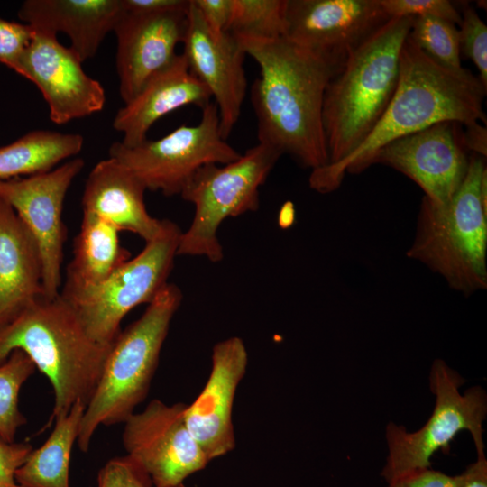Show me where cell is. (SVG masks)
<instances>
[{"label":"cell","instance_id":"4","mask_svg":"<svg viewBox=\"0 0 487 487\" xmlns=\"http://www.w3.org/2000/svg\"><path fill=\"white\" fill-rule=\"evenodd\" d=\"M412 20L390 18L349 54L328 82L322 123L329 165L355 152L385 112L398 84L400 52Z\"/></svg>","mask_w":487,"mask_h":487},{"label":"cell","instance_id":"8","mask_svg":"<svg viewBox=\"0 0 487 487\" xmlns=\"http://www.w3.org/2000/svg\"><path fill=\"white\" fill-rule=\"evenodd\" d=\"M463 377L442 359H436L429 373V386L435 395L434 409L417 431L392 422L386 427L388 455L381 476L390 481L408 473L431 467L430 459L447 448L462 430L468 431L477 455H484L483 421L487 415V395L480 386L463 394Z\"/></svg>","mask_w":487,"mask_h":487},{"label":"cell","instance_id":"14","mask_svg":"<svg viewBox=\"0 0 487 487\" xmlns=\"http://www.w3.org/2000/svg\"><path fill=\"white\" fill-rule=\"evenodd\" d=\"M461 125L441 122L381 147L371 166L384 164L406 175L429 200L446 204L461 186L469 158L461 142Z\"/></svg>","mask_w":487,"mask_h":487},{"label":"cell","instance_id":"7","mask_svg":"<svg viewBox=\"0 0 487 487\" xmlns=\"http://www.w3.org/2000/svg\"><path fill=\"white\" fill-rule=\"evenodd\" d=\"M277 149L258 142L237 160L219 166L207 164L190 178L180 196L195 207L192 222L182 232L177 255L204 256L212 262L224 258L217 238L220 225L259 208L260 187L281 156Z\"/></svg>","mask_w":487,"mask_h":487},{"label":"cell","instance_id":"38","mask_svg":"<svg viewBox=\"0 0 487 487\" xmlns=\"http://www.w3.org/2000/svg\"><path fill=\"white\" fill-rule=\"evenodd\" d=\"M293 218H294L293 206L291 203L287 202L282 206L280 211L279 225L282 228L288 227L292 224Z\"/></svg>","mask_w":487,"mask_h":487},{"label":"cell","instance_id":"3","mask_svg":"<svg viewBox=\"0 0 487 487\" xmlns=\"http://www.w3.org/2000/svg\"><path fill=\"white\" fill-rule=\"evenodd\" d=\"M112 345V344H111ZM111 345L94 340L60 295L38 297L0 326V365L14 350L25 353L49 380L54 395L45 427L81 401L86 407L101 378Z\"/></svg>","mask_w":487,"mask_h":487},{"label":"cell","instance_id":"35","mask_svg":"<svg viewBox=\"0 0 487 487\" xmlns=\"http://www.w3.org/2000/svg\"><path fill=\"white\" fill-rule=\"evenodd\" d=\"M458 476L426 468L399 476L388 482V487H456Z\"/></svg>","mask_w":487,"mask_h":487},{"label":"cell","instance_id":"12","mask_svg":"<svg viewBox=\"0 0 487 487\" xmlns=\"http://www.w3.org/2000/svg\"><path fill=\"white\" fill-rule=\"evenodd\" d=\"M186 406L154 399L124 422L126 455L148 473L155 487L181 484L210 462L187 427Z\"/></svg>","mask_w":487,"mask_h":487},{"label":"cell","instance_id":"5","mask_svg":"<svg viewBox=\"0 0 487 487\" xmlns=\"http://www.w3.org/2000/svg\"><path fill=\"white\" fill-rule=\"evenodd\" d=\"M483 157L473 154L458 190L446 204L422 198L415 237L407 252L438 273L452 289L487 288V206L481 197Z\"/></svg>","mask_w":487,"mask_h":487},{"label":"cell","instance_id":"31","mask_svg":"<svg viewBox=\"0 0 487 487\" xmlns=\"http://www.w3.org/2000/svg\"><path fill=\"white\" fill-rule=\"evenodd\" d=\"M148 473L125 455L107 461L97 473V487H152Z\"/></svg>","mask_w":487,"mask_h":487},{"label":"cell","instance_id":"23","mask_svg":"<svg viewBox=\"0 0 487 487\" xmlns=\"http://www.w3.org/2000/svg\"><path fill=\"white\" fill-rule=\"evenodd\" d=\"M130 258L131 253L122 246L119 231L114 225L83 213L79 232L74 239L73 257L60 293L69 294L95 287Z\"/></svg>","mask_w":487,"mask_h":487},{"label":"cell","instance_id":"32","mask_svg":"<svg viewBox=\"0 0 487 487\" xmlns=\"http://www.w3.org/2000/svg\"><path fill=\"white\" fill-rule=\"evenodd\" d=\"M33 35L34 29L29 24L0 16V62L22 76V57Z\"/></svg>","mask_w":487,"mask_h":487},{"label":"cell","instance_id":"24","mask_svg":"<svg viewBox=\"0 0 487 487\" xmlns=\"http://www.w3.org/2000/svg\"><path fill=\"white\" fill-rule=\"evenodd\" d=\"M86 406L76 402L69 411L53 422L47 440L28 455L15 478L22 487H69V464L77 443Z\"/></svg>","mask_w":487,"mask_h":487},{"label":"cell","instance_id":"13","mask_svg":"<svg viewBox=\"0 0 487 487\" xmlns=\"http://www.w3.org/2000/svg\"><path fill=\"white\" fill-rule=\"evenodd\" d=\"M285 38L341 68L390 18L380 0H286Z\"/></svg>","mask_w":487,"mask_h":487},{"label":"cell","instance_id":"19","mask_svg":"<svg viewBox=\"0 0 487 487\" xmlns=\"http://www.w3.org/2000/svg\"><path fill=\"white\" fill-rule=\"evenodd\" d=\"M211 97L208 89L189 70L184 55L178 54L117 111L113 127L123 133L120 142L124 145L135 146L147 139L150 128L162 116L188 105L202 109Z\"/></svg>","mask_w":487,"mask_h":487},{"label":"cell","instance_id":"30","mask_svg":"<svg viewBox=\"0 0 487 487\" xmlns=\"http://www.w3.org/2000/svg\"><path fill=\"white\" fill-rule=\"evenodd\" d=\"M380 3L389 18L431 16L456 25L461 22V14L448 0H380Z\"/></svg>","mask_w":487,"mask_h":487},{"label":"cell","instance_id":"34","mask_svg":"<svg viewBox=\"0 0 487 487\" xmlns=\"http://www.w3.org/2000/svg\"><path fill=\"white\" fill-rule=\"evenodd\" d=\"M192 2L214 35L227 32L233 14V0H192Z\"/></svg>","mask_w":487,"mask_h":487},{"label":"cell","instance_id":"11","mask_svg":"<svg viewBox=\"0 0 487 487\" xmlns=\"http://www.w3.org/2000/svg\"><path fill=\"white\" fill-rule=\"evenodd\" d=\"M81 158L24 178L0 180V198L9 204L32 234L42 263L44 294H60L67 227L62 219L66 194L84 168Z\"/></svg>","mask_w":487,"mask_h":487},{"label":"cell","instance_id":"18","mask_svg":"<svg viewBox=\"0 0 487 487\" xmlns=\"http://www.w3.org/2000/svg\"><path fill=\"white\" fill-rule=\"evenodd\" d=\"M247 365L248 353L242 338L232 336L216 343L207 381L195 400L186 406L187 427L209 461L235 447L233 406Z\"/></svg>","mask_w":487,"mask_h":487},{"label":"cell","instance_id":"2","mask_svg":"<svg viewBox=\"0 0 487 487\" xmlns=\"http://www.w3.org/2000/svg\"><path fill=\"white\" fill-rule=\"evenodd\" d=\"M486 89L471 70L454 71L438 65L407 37L400 52L398 84L380 121L349 157L311 170L310 188L323 194L335 190L346 173L369 168L381 147L435 124H486Z\"/></svg>","mask_w":487,"mask_h":487},{"label":"cell","instance_id":"26","mask_svg":"<svg viewBox=\"0 0 487 487\" xmlns=\"http://www.w3.org/2000/svg\"><path fill=\"white\" fill-rule=\"evenodd\" d=\"M286 0H233L227 32L239 39L271 41L285 37Z\"/></svg>","mask_w":487,"mask_h":487},{"label":"cell","instance_id":"21","mask_svg":"<svg viewBox=\"0 0 487 487\" xmlns=\"http://www.w3.org/2000/svg\"><path fill=\"white\" fill-rule=\"evenodd\" d=\"M122 11V0H26L18 16L36 31L65 33L84 62L96 54Z\"/></svg>","mask_w":487,"mask_h":487},{"label":"cell","instance_id":"9","mask_svg":"<svg viewBox=\"0 0 487 487\" xmlns=\"http://www.w3.org/2000/svg\"><path fill=\"white\" fill-rule=\"evenodd\" d=\"M181 234L177 224L163 219L158 235L107 280L81 291L60 293L94 340L111 345L124 317L137 306L149 304L168 283Z\"/></svg>","mask_w":487,"mask_h":487},{"label":"cell","instance_id":"15","mask_svg":"<svg viewBox=\"0 0 487 487\" xmlns=\"http://www.w3.org/2000/svg\"><path fill=\"white\" fill-rule=\"evenodd\" d=\"M189 5L154 12L123 7L113 32L119 94L124 104L178 55L176 47L185 36Z\"/></svg>","mask_w":487,"mask_h":487},{"label":"cell","instance_id":"22","mask_svg":"<svg viewBox=\"0 0 487 487\" xmlns=\"http://www.w3.org/2000/svg\"><path fill=\"white\" fill-rule=\"evenodd\" d=\"M42 294L36 241L14 208L0 198V326Z\"/></svg>","mask_w":487,"mask_h":487},{"label":"cell","instance_id":"16","mask_svg":"<svg viewBox=\"0 0 487 487\" xmlns=\"http://www.w3.org/2000/svg\"><path fill=\"white\" fill-rule=\"evenodd\" d=\"M82 63L56 35L34 30L22 57V76L37 86L55 124L91 115L105 106L104 87L84 71Z\"/></svg>","mask_w":487,"mask_h":487},{"label":"cell","instance_id":"37","mask_svg":"<svg viewBox=\"0 0 487 487\" xmlns=\"http://www.w3.org/2000/svg\"><path fill=\"white\" fill-rule=\"evenodd\" d=\"M458 476L456 487H487V459L484 455H477Z\"/></svg>","mask_w":487,"mask_h":487},{"label":"cell","instance_id":"20","mask_svg":"<svg viewBox=\"0 0 487 487\" xmlns=\"http://www.w3.org/2000/svg\"><path fill=\"white\" fill-rule=\"evenodd\" d=\"M146 188L122 163L108 157L98 161L89 172L82 195V211L114 225L119 232L128 231L145 243L154 239L162 220L147 211Z\"/></svg>","mask_w":487,"mask_h":487},{"label":"cell","instance_id":"6","mask_svg":"<svg viewBox=\"0 0 487 487\" xmlns=\"http://www.w3.org/2000/svg\"><path fill=\"white\" fill-rule=\"evenodd\" d=\"M182 300L179 288L167 283L143 314L111 345L97 387L86 407L77 444L87 452L100 426L124 422L147 397L171 320Z\"/></svg>","mask_w":487,"mask_h":487},{"label":"cell","instance_id":"28","mask_svg":"<svg viewBox=\"0 0 487 487\" xmlns=\"http://www.w3.org/2000/svg\"><path fill=\"white\" fill-rule=\"evenodd\" d=\"M408 38L438 65L454 71L464 69L456 24L436 17H413Z\"/></svg>","mask_w":487,"mask_h":487},{"label":"cell","instance_id":"39","mask_svg":"<svg viewBox=\"0 0 487 487\" xmlns=\"http://www.w3.org/2000/svg\"><path fill=\"white\" fill-rule=\"evenodd\" d=\"M174 487H186V486L184 485V483H181V484H179V485L174 486Z\"/></svg>","mask_w":487,"mask_h":487},{"label":"cell","instance_id":"17","mask_svg":"<svg viewBox=\"0 0 487 487\" xmlns=\"http://www.w3.org/2000/svg\"><path fill=\"white\" fill-rule=\"evenodd\" d=\"M183 55L191 73L208 89L217 106L222 137L237 123L246 95L247 79L240 41L229 32L214 35L190 0Z\"/></svg>","mask_w":487,"mask_h":487},{"label":"cell","instance_id":"33","mask_svg":"<svg viewBox=\"0 0 487 487\" xmlns=\"http://www.w3.org/2000/svg\"><path fill=\"white\" fill-rule=\"evenodd\" d=\"M32 449L30 442L10 443L0 438V487H22L15 473Z\"/></svg>","mask_w":487,"mask_h":487},{"label":"cell","instance_id":"36","mask_svg":"<svg viewBox=\"0 0 487 487\" xmlns=\"http://www.w3.org/2000/svg\"><path fill=\"white\" fill-rule=\"evenodd\" d=\"M461 129V142L464 148L481 157L487 155V130L480 122L469 124Z\"/></svg>","mask_w":487,"mask_h":487},{"label":"cell","instance_id":"29","mask_svg":"<svg viewBox=\"0 0 487 487\" xmlns=\"http://www.w3.org/2000/svg\"><path fill=\"white\" fill-rule=\"evenodd\" d=\"M459 25L461 55L473 61L481 82L487 88V26L469 5L464 7Z\"/></svg>","mask_w":487,"mask_h":487},{"label":"cell","instance_id":"10","mask_svg":"<svg viewBox=\"0 0 487 487\" xmlns=\"http://www.w3.org/2000/svg\"><path fill=\"white\" fill-rule=\"evenodd\" d=\"M239 153L220 132L215 102L202 108L195 125H181L162 138L146 139L128 147L121 142L109 148V157L126 167L151 191L167 197L180 195L193 174L207 164H227Z\"/></svg>","mask_w":487,"mask_h":487},{"label":"cell","instance_id":"25","mask_svg":"<svg viewBox=\"0 0 487 487\" xmlns=\"http://www.w3.org/2000/svg\"><path fill=\"white\" fill-rule=\"evenodd\" d=\"M83 144L84 138L78 133L29 132L0 147V180L50 171L60 162L78 154Z\"/></svg>","mask_w":487,"mask_h":487},{"label":"cell","instance_id":"1","mask_svg":"<svg viewBox=\"0 0 487 487\" xmlns=\"http://www.w3.org/2000/svg\"><path fill=\"white\" fill-rule=\"evenodd\" d=\"M237 39L260 68L251 91L259 142L311 170L328 164L322 108L327 84L340 68L285 37Z\"/></svg>","mask_w":487,"mask_h":487},{"label":"cell","instance_id":"27","mask_svg":"<svg viewBox=\"0 0 487 487\" xmlns=\"http://www.w3.org/2000/svg\"><path fill=\"white\" fill-rule=\"evenodd\" d=\"M35 371L32 361L21 350L12 352L0 365V438L6 442H14L18 430L27 423L19 408V395Z\"/></svg>","mask_w":487,"mask_h":487}]
</instances>
